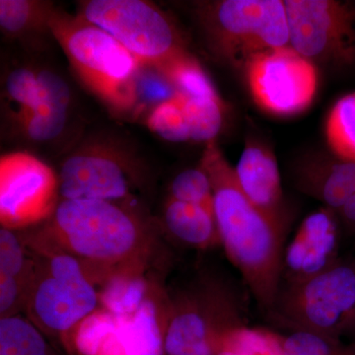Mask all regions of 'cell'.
I'll return each instance as SVG.
<instances>
[{
    "instance_id": "cell-18",
    "label": "cell",
    "mask_w": 355,
    "mask_h": 355,
    "mask_svg": "<svg viewBox=\"0 0 355 355\" xmlns=\"http://www.w3.org/2000/svg\"><path fill=\"white\" fill-rule=\"evenodd\" d=\"M141 268H128L112 273L102 280L100 305L116 317L130 316L149 297L147 280Z\"/></svg>"
},
{
    "instance_id": "cell-12",
    "label": "cell",
    "mask_w": 355,
    "mask_h": 355,
    "mask_svg": "<svg viewBox=\"0 0 355 355\" xmlns=\"http://www.w3.org/2000/svg\"><path fill=\"white\" fill-rule=\"evenodd\" d=\"M60 202L55 171L30 153L6 154L0 159L1 227L24 228L50 218Z\"/></svg>"
},
{
    "instance_id": "cell-16",
    "label": "cell",
    "mask_w": 355,
    "mask_h": 355,
    "mask_svg": "<svg viewBox=\"0 0 355 355\" xmlns=\"http://www.w3.org/2000/svg\"><path fill=\"white\" fill-rule=\"evenodd\" d=\"M169 307L149 296L133 314L116 316L123 355H163Z\"/></svg>"
},
{
    "instance_id": "cell-10",
    "label": "cell",
    "mask_w": 355,
    "mask_h": 355,
    "mask_svg": "<svg viewBox=\"0 0 355 355\" xmlns=\"http://www.w3.org/2000/svg\"><path fill=\"white\" fill-rule=\"evenodd\" d=\"M289 44L315 65L355 67V1L286 0Z\"/></svg>"
},
{
    "instance_id": "cell-26",
    "label": "cell",
    "mask_w": 355,
    "mask_h": 355,
    "mask_svg": "<svg viewBox=\"0 0 355 355\" xmlns=\"http://www.w3.org/2000/svg\"><path fill=\"white\" fill-rule=\"evenodd\" d=\"M146 125L154 133L169 141L190 140L183 96L178 92L173 99L161 103L151 110L147 114Z\"/></svg>"
},
{
    "instance_id": "cell-1",
    "label": "cell",
    "mask_w": 355,
    "mask_h": 355,
    "mask_svg": "<svg viewBox=\"0 0 355 355\" xmlns=\"http://www.w3.org/2000/svg\"><path fill=\"white\" fill-rule=\"evenodd\" d=\"M200 164L211 180L214 216L229 261L241 273L259 304L273 309L282 288L286 233L245 196L235 168L216 140L205 144Z\"/></svg>"
},
{
    "instance_id": "cell-7",
    "label": "cell",
    "mask_w": 355,
    "mask_h": 355,
    "mask_svg": "<svg viewBox=\"0 0 355 355\" xmlns=\"http://www.w3.org/2000/svg\"><path fill=\"white\" fill-rule=\"evenodd\" d=\"M79 17L109 33L141 65L162 71L189 53L170 18L144 0H88Z\"/></svg>"
},
{
    "instance_id": "cell-24",
    "label": "cell",
    "mask_w": 355,
    "mask_h": 355,
    "mask_svg": "<svg viewBox=\"0 0 355 355\" xmlns=\"http://www.w3.org/2000/svg\"><path fill=\"white\" fill-rule=\"evenodd\" d=\"M4 99L16 123L41 108L36 70L27 67L11 70L4 83Z\"/></svg>"
},
{
    "instance_id": "cell-3",
    "label": "cell",
    "mask_w": 355,
    "mask_h": 355,
    "mask_svg": "<svg viewBox=\"0 0 355 355\" xmlns=\"http://www.w3.org/2000/svg\"><path fill=\"white\" fill-rule=\"evenodd\" d=\"M49 27L91 92L116 111L135 108V77L141 64L123 44L98 26L57 8Z\"/></svg>"
},
{
    "instance_id": "cell-13",
    "label": "cell",
    "mask_w": 355,
    "mask_h": 355,
    "mask_svg": "<svg viewBox=\"0 0 355 355\" xmlns=\"http://www.w3.org/2000/svg\"><path fill=\"white\" fill-rule=\"evenodd\" d=\"M342 232L338 214L327 207L306 217L284 249V286L302 284L338 263Z\"/></svg>"
},
{
    "instance_id": "cell-6",
    "label": "cell",
    "mask_w": 355,
    "mask_h": 355,
    "mask_svg": "<svg viewBox=\"0 0 355 355\" xmlns=\"http://www.w3.org/2000/svg\"><path fill=\"white\" fill-rule=\"evenodd\" d=\"M234 289L202 279L170 302L163 355H216L221 336L246 324Z\"/></svg>"
},
{
    "instance_id": "cell-28",
    "label": "cell",
    "mask_w": 355,
    "mask_h": 355,
    "mask_svg": "<svg viewBox=\"0 0 355 355\" xmlns=\"http://www.w3.org/2000/svg\"><path fill=\"white\" fill-rule=\"evenodd\" d=\"M35 263L28 259L25 243L12 229H0V273L20 280L30 288ZM29 292V291H28Z\"/></svg>"
},
{
    "instance_id": "cell-31",
    "label": "cell",
    "mask_w": 355,
    "mask_h": 355,
    "mask_svg": "<svg viewBox=\"0 0 355 355\" xmlns=\"http://www.w3.org/2000/svg\"><path fill=\"white\" fill-rule=\"evenodd\" d=\"M39 100L41 108L69 113L71 93L69 84L62 76L49 69L37 71Z\"/></svg>"
},
{
    "instance_id": "cell-29",
    "label": "cell",
    "mask_w": 355,
    "mask_h": 355,
    "mask_svg": "<svg viewBox=\"0 0 355 355\" xmlns=\"http://www.w3.org/2000/svg\"><path fill=\"white\" fill-rule=\"evenodd\" d=\"M170 198L214 209V189L202 165L180 172L170 184Z\"/></svg>"
},
{
    "instance_id": "cell-30",
    "label": "cell",
    "mask_w": 355,
    "mask_h": 355,
    "mask_svg": "<svg viewBox=\"0 0 355 355\" xmlns=\"http://www.w3.org/2000/svg\"><path fill=\"white\" fill-rule=\"evenodd\" d=\"M69 123V113L39 109L34 113L18 121L23 135L36 142L51 141L58 139Z\"/></svg>"
},
{
    "instance_id": "cell-20",
    "label": "cell",
    "mask_w": 355,
    "mask_h": 355,
    "mask_svg": "<svg viewBox=\"0 0 355 355\" xmlns=\"http://www.w3.org/2000/svg\"><path fill=\"white\" fill-rule=\"evenodd\" d=\"M0 355H58L43 331L28 318L0 319Z\"/></svg>"
},
{
    "instance_id": "cell-8",
    "label": "cell",
    "mask_w": 355,
    "mask_h": 355,
    "mask_svg": "<svg viewBox=\"0 0 355 355\" xmlns=\"http://www.w3.org/2000/svg\"><path fill=\"white\" fill-rule=\"evenodd\" d=\"M275 308L289 331L338 340L355 334V263L340 260L302 284L284 286Z\"/></svg>"
},
{
    "instance_id": "cell-14",
    "label": "cell",
    "mask_w": 355,
    "mask_h": 355,
    "mask_svg": "<svg viewBox=\"0 0 355 355\" xmlns=\"http://www.w3.org/2000/svg\"><path fill=\"white\" fill-rule=\"evenodd\" d=\"M235 174L250 202L286 233L288 216L279 165L272 149L261 140L248 139Z\"/></svg>"
},
{
    "instance_id": "cell-15",
    "label": "cell",
    "mask_w": 355,
    "mask_h": 355,
    "mask_svg": "<svg viewBox=\"0 0 355 355\" xmlns=\"http://www.w3.org/2000/svg\"><path fill=\"white\" fill-rule=\"evenodd\" d=\"M292 180L298 191L338 214L355 190V163L331 153L305 154L294 163Z\"/></svg>"
},
{
    "instance_id": "cell-34",
    "label": "cell",
    "mask_w": 355,
    "mask_h": 355,
    "mask_svg": "<svg viewBox=\"0 0 355 355\" xmlns=\"http://www.w3.org/2000/svg\"><path fill=\"white\" fill-rule=\"evenodd\" d=\"M216 355H239V354H235V352H230V350H228V349H217Z\"/></svg>"
},
{
    "instance_id": "cell-33",
    "label": "cell",
    "mask_w": 355,
    "mask_h": 355,
    "mask_svg": "<svg viewBox=\"0 0 355 355\" xmlns=\"http://www.w3.org/2000/svg\"><path fill=\"white\" fill-rule=\"evenodd\" d=\"M343 232L355 239V190L338 214Z\"/></svg>"
},
{
    "instance_id": "cell-22",
    "label": "cell",
    "mask_w": 355,
    "mask_h": 355,
    "mask_svg": "<svg viewBox=\"0 0 355 355\" xmlns=\"http://www.w3.org/2000/svg\"><path fill=\"white\" fill-rule=\"evenodd\" d=\"M177 92L188 98H220L209 76L190 53L162 70Z\"/></svg>"
},
{
    "instance_id": "cell-21",
    "label": "cell",
    "mask_w": 355,
    "mask_h": 355,
    "mask_svg": "<svg viewBox=\"0 0 355 355\" xmlns=\"http://www.w3.org/2000/svg\"><path fill=\"white\" fill-rule=\"evenodd\" d=\"M326 137L331 153L355 163V92L334 105L326 121Z\"/></svg>"
},
{
    "instance_id": "cell-2",
    "label": "cell",
    "mask_w": 355,
    "mask_h": 355,
    "mask_svg": "<svg viewBox=\"0 0 355 355\" xmlns=\"http://www.w3.org/2000/svg\"><path fill=\"white\" fill-rule=\"evenodd\" d=\"M38 239L71 254L96 280L146 265L149 235L132 207L96 200H60Z\"/></svg>"
},
{
    "instance_id": "cell-23",
    "label": "cell",
    "mask_w": 355,
    "mask_h": 355,
    "mask_svg": "<svg viewBox=\"0 0 355 355\" xmlns=\"http://www.w3.org/2000/svg\"><path fill=\"white\" fill-rule=\"evenodd\" d=\"M183 98L190 139L205 144L216 140L223 123L220 98Z\"/></svg>"
},
{
    "instance_id": "cell-11",
    "label": "cell",
    "mask_w": 355,
    "mask_h": 355,
    "mask_svg": "<svg viewBox=\"0 0 355 355\" xmlns=\"http://www.w3.org/2000/svg\"><path fill=\"white\" fill-rule=\"evenodd\" d=\"M243 71L254 103L273 116L302 113L316 95V65L291 46L258 53Z\"/></svg>"
},
{
    "instance_id": "cell-27",
    "label": "cell",
    "mask_w": 355,
    "mask_h": 355,
    "mask_svg": "<svg viewBox=\"0 0 355 355\" xmlns=\"http://www.w3.org/2000/svg\"><path fill=\"white\" fill-rule=\"evenodd\" d=\"M280 336L284 355H355V345L304 331Z\"/></svg>"
},
{
    "instance_id": "cell-5",
    "label": "cell",
    "mask_w": 355,
    "mask_h": 355,
    "mask_svg": "<svg viewBox=\"0 0 355 355\" xmlns=\"http://www.w3.org/2000/svg\"><path fill=\"white\" fill-rule=\"evenodd\" d=\"M197 14L210 51L236 69L258 53L291 46L284 1L202 2Z\"/></svg>"
},
{
    "instance_id": "cell-19",
    "label": "cell",
    "mask_w": 355,
    "mask_h": 355,
    "mask_svg": "<svg viewBox=\"0 0 355 355\" xmlns=\"http://www.w3.org/2000/svg\"><path fill=\"white\" fill-rule=\"evenodd\" d=\"M53 4L36 0H1L0 28L6 36L20 39L33 33L50 32L49 20ZM51 33V32H50Z\"/></svg>"
},
{
    "instance_id": "cell-25",
    "label": "cell",
    "mask_w": 355,
    "mask_h": 355,
    "mask_svg": "<svg viewBox=\"0 0 355 355\" xmlns=\"http://www.w3.org/2000/svg\"><path fill=\"white\" fill-rule=\"evenodd\" d=\"M218 349L239 355H284L279 335L250 328L246 324L224 333L219 340Z\"/></svg>"
},
{
    "instance_id": "cell-4",
    "label": "cell",
    "mask_w": 355,
    "mask_h": 355,
    "mask_svg": "<svg viewBox=\"0 0 355 355\" xmlns=\"http://www.w3.org/2000/svg\"><path fill=\"white\" fill-rule=\"evenodd\" d=\"M44 263H35L27 304L29 319L46 335L55 336L69 352L72 331L101 307L99 289L86 266L71 254L37 239Z\"/></svg>"
},
{
    "instance_id": "cell-32",
    "label": "cell",
    "mask_w": 355,
    "mask_h": 355,
    "mask_svg": "<svg viewBox=\"0 0 355 355\" xmlns=\"http://www.w3.org/2000/svg\"><path fill=\"white\" fill-rule=\"evenodd\" d=\"M29 287L9 275L0 273V314L1 318L18 315L20 306L27 302Z\"/></svg>"
},
{
    "instance_id": "cell-9",
    "label": "cell",
    "mask_w": 355,
    "mask_h": 355,
    "mask_svg": "<svg viewBox=\"0 0 355 355\" xmlns=\"http://www.w3.org/2000/svg\"><path fill=\"white\" fill-rule=\"evenodd\" d=\"M58 178L60 200H105L132 207L141 168L123 146L92 139L64 158Z\"/></svg>"
},
{
    "instance_id": "cell-17",
    "label": "cell",
    "mask_w": 355,
    "mask_h": 355,
    "mask_svg": "<svg viewBox=\"0 0 355 355\" xmlns=\"http://www.w3.org/2000/svg\"><path fill=\"white\" fill-rule=\"evenodd\" d=\"M163 220L178 241L195 249H209L220 244L214 209L168 198Z\"/></svg>"
}]
</instances>
